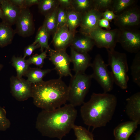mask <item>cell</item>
Masks as SVG:
<instances>
[{"label": "cell", "instance_id": "1", "mask_svg": "<svg viewBox=\"0 0 140 140\" xmlns=\"http://www.w3.org/2000/svg\"><path fill=\"white\" fill-rule=\"evenodd\" d=\"M77 110L70 104L50 110H42L38 114L36 127L44 136L61 140L72 129Z\"/></svg>", "mask_w": 140, "mask_h": 140}, {"label": "cell", "instance_id": "2", "mask_svg": "<svg viewBox=\"0 0 140 140\" xmlns=\"http://www.w3.org/2000/svg\"><path fill=\"white\" fill-rule=\"evenodd\" d=\"M117 102V97L113 94L93 93L89 100L84 102L81 107L84 123L94 129L105 126L112 118Z\"/></svg>", "mask_w": 140, "mask_h": 140}, {"label": "cell", "instance_id": "3", "mask_svg": "<svg viewBox=\"0 0 140 140\" xmlns=\"http://www.w3.org/2000/svg\"><path fill=\"white\" fill-rule=\"evenodd\" d=\"M33 102L42 110H52L61 107L67 101L68 87L61 78L32 84Z\"/></svg>", "mask_w": 140, "mask_h": 140}, {"label": "cell", "instance_id": "4", "mask_svg": "<svg viewBox=\"0 0 140 140\" xmlns=\"http://www.w3.org/2000/svg\"><path fill=\"white\" fill-rule=\"evenodd\" d=\"M107 50L108 65L111 67L114 83L122 89H126L129 78L128 75L129 68L126 54L115 50Z\"/></svg>", "mask_w": 140, "mask_h": 140}, {"label": "cell", "instance_id": "5", "mask_svg": "<svg viewBox=\"0 0 140 140\" xmlns=\"http://www.w3.org/2000/svg\"><path fill=\"white\" fill-rule=\"evenodd\" d=\"M92 78L91 75L76 73L71 77L68 87L67 101L74 107L82 105L90 87Z\"/></svg>", "mask_w": 140, "mask_h": 140}, {"label": "cell", "instance_id": "6", "mask_svg": "<svg viewBox=\"0 0 140 140\" xmlns=\"http://www.w3.org/2000/svg\"><path fill=\"white\" fill-rule=\"evenodd\" d=\"M108 65L106 64L101 55L97 54L90 66L93 73L91 75L103 89L104 93L110 92L113 89L114 81L111 72L109 70Z\"/></svg>", "mask_w": 140, "mask_h": 140}, {"label": "cell", "instance_id": "7", "mask_svg": "<svg viewBox=\"0 0 140 140\" xmlns=\"http://www.w3.org/2000/svg\"><path fill=\"white\" fill-rule=\"evenodd\" d=\"M120 32L118 29L108 30L98 26L89 35L97 47L113 50L118 43Z\"/></svg>", "mask_w": 140, "mask_h": 140}, {"label": "cell", "instance_id": "8", "mask_svg": "<svg viewBox=\"0 0 140 140\" xmlns=\"http://www.w3.org/2000/svg\"><path fill=\"white\" fill-rule=\"evenodd\" d=\"M117 15L114 22L119 30L139 28L140 9L137 5Z\"/></svg>", "mask_w": 140, "mask_h": 140}, {"label": "cell", "instance_id": "9", "mask_svg": "<svg viewBox=\"0 0 140 140\" xmlns=\"http://www.w3.org/2000/svg\"><path fill=\"white\" fill-rule=\"evenodd\" d=\"M49 60L54 66L55 69L60 78L70 76L73 75L70 66L71 60L70 56L66 50H55L52 48L48 51Z\"/></svg>", "mask_w": 140, "mask_h": 140}, {"label": "cell", "instance_id": "10", "mask_svg": "<svg viewBox=\"0 0 140 140\" xmlns=\"http://www.w3.org/2000/svg\"><path fill=\"white\" fill-rule=\"evenodd\" d=\"M120 30L118 43L122 48L131 53L136 54L140 51L139 30L130 29Z\"/></svg>", "mask_w": 140, "mask_h": 140}, {"label": "cell", "instance_id": "11", "mask_svg": "<svg viewBox=\"0 0 140 140\" xmlns=\"http://www.w3.org/2000/svg\"><path fill=\"white\" fill-rule=\"evenodd\" d=\"M10 82L11 93L16 100L24 101L31 97L32 84L27 80L13 76Z\"/></svg>", "mask_w": 140, "mask_h": 140}, {"label": "cell", "instance_id": "12", "mask_svg": "<svg viewBox=\"0 0 140 140\" xmlns=\"http://www.w3.org/2000/svg\"><path fill=\"white\" fill-rule=\"evenodd\" d=\"M16 33L22 37L32 35L35 31L32 14L28 8L22 9L16 23Z\"/></svg>", "mask_w": 140, "mask_h": 140}, {"label": "cell", "instance_id": "13", "mask_svg": "<svg viewBox=\"0 0 140 140\" xmlns=\"http://www.w3.org/2000/svg\"><path fill=\"white\" fill-rule=\"evenodd\" d=\"M102 13L93 8L82 14L80 32L89 35L99 26L98 22L102 18Z\"/></svg>", "mask_w": 140, "mask_h": 140}, {"label": "cell", "instance_id": "14", "mask_svg": "<svg viewBox=\"0 0 140 140\" xmlns=\"http://www.w3.org/2000/svg\"><path fill=\"white\" fill-rule=\"evenodd\" d=\"M75 36V34L69 30L66 25L57 29L53 39L55 50H66L70 46Z\"/></svg>", "mask_w": 140, "mask_h": 140}, {"label": "cell", "instance_id": "15", "mask_svg": "<svg viewBox=\"0 0 140 140\" xmlns=\"http://www.w3.org/2000/svg\"><path fill=\"white\" fill-rule=\"evenodd\" d=\"M71 62L73 64V70L75 74L84 73L90 66L91 58L88 53H81L71 48L70 56Z\"/></svg>", "mask_w": 140, "mask_h": 140}, {"label": "cell", "instance_id": "16", "mask_svg": "<svg viewBox=\"0 0 140 140\" xmlns=\"http://www.w3.org/2000/svg\"><path fill=\"white\" fill-rule=\"evenodd\" d=\"M0 6L2 12L3 22L11 26L16 24L22 9L10 0H0Z\"/></svg>", "mask_w": 140, "mask_h": 140}, {"label": "cell", "instance_id": "17", "mask_svg": "<svg viewBox=\"0 0 140 140\" xmlns=\"http://www.w3.org/2000/svg\"><path fill=\"white\" fill-rule=\"evenodd\" d=\"M125 112L132 121L140 123V92H137L126 99Z\"/></svg>", "mask_w": 140, "mask_h": 140}, {"label": "cell", "instance_id": "18", "mask_svg": "<svg viewBox=\"0 0 140 140\" xmlns=\"http://www.w3.org/2000/svg\"><path fill=\"white\" fill-rule=\"evenodd\" d=\"M80 33V35L75 36L71 48L79 52L88 53L95 45L94 41L89 35Z\"/></svg>", "mask_w": 140, "mask_h": 140}, {"label": "cell", "instance_id": "19", "mask_svg": "<svg viewBox=\"0 0 140 140\" xmlns=\"http://www.w3.org/2000/svg\"><path fill=\"white\" fill-rule=\"evenodd\" d=\"M139 124L138 122L132 121L120 124L114 130L115 140H128L129 137L136 130Z\"/></svg>", "mask_w": 140, "mask_h": 140}, {"label": "cell", "instance_id": "20", "mask_svg": "<svg viewBox=\"0 0 140 140\" xmlns=\"http://www.w3.org/2000/svg\"><path fill=\"white\" fill-rule=\"evenodd\" d=\"M15 33L11 26L3 22L0 23V47H3L10 44Z\"/></svg>", "mask_w": 140, "mask_h": 140}, {"label": "cell", "instance_id": "21", "mask_svg": "<svg viewBox=\"0 0 140 140\" xmlns=\"http://www.w3.org/2000/svg\"><path fill=\"white\" fill-rule=\"evenodd\" d=\"M52 69H41L38 68H30L25 76L27 80L32 84L37 83L43 81V78L50 72Z\"/></svg>", "mask_w": 140, "mask_h": 140}, {"label": "cell", "instance_id": "22", "mask_svg": "<svg viewBox=\"0 0 140 140\" xmlns=\"http://www.w3.org/2000/svg\"><path fill=\"white\" fill-rule=\"evenodd\" d=\"M82 16V13L77 12L72 8L67 10L66 25L69 30L75 34L76 29L81 24Z\"/></svg>", "mask_w": 140, "mask_h": 140}, {"label": "cell", "instance_id": "23", "mask_svg": "<svg viewBox=\"0 0 140 140\" xmlns=\"http://www.w3.org/2000/svg\"><path fill=\"white\" fill-rule=\"evenodd\" d=\"M137 0H113L110 10L118 15L137 5Z\"/></svg>", "mask_w": 140, "mask_h": 140}, {"label": "cell", "instance_id": "24", "mask_svg": "<svg viewBox=\"0 0 140 140\" xmlns=\"http://www.w3.org/2000/svg\"><path fill=\"white\" fill-rule=\"evenodd\" d=\"M50 34L44 26L43 25L39 28L34 42L35 44H38L42 52L44 49L48 51L51 48L48 44Z\"/></svg>", "mask_w": 140, "mask_h": 140}, {"label": "cell", "instance_id": "25", "mask_svg": "<svg viewBox=\"0 0 140 140\" xmlns=\"http://www.w3.org/2000/svg\"><path fill=\"white\" fill-rule=\"evenodd\" d=\"M12 64L15 68L17 77L22 78L25 76L30 68L29 65L23 57L13 56L11 59Z\"/></svg>", "mask_w": 140, "mask_h": 140}, {"label": "cell", "instance_id": "26", "mask_svg": "<svg viewBox=\"0 0 140 140\" xmlns=\"http://www.w3.org/2000/svg\"><path fill=\"white\" fill-rule=\"evenodd\" d=\"M59 6L52 12L45 16L43 24L50 35H53L57 29V13Z\"/></svg>", "mask_w": 140, "mask_h": 140}, {"label": "cell", "instance_id": "27", "mask_svg": "<svg viewBox=\"0 0 140 140\" xmlns=\"http://www.w3.org/2000/svg\"><path fill=\"white\" fill-rule=\"evenodd\" d=\"M132 80L140 87V51L136 53L130 67Z\"/></svg>", "mask_w": 140, "mask_h": 140}, {"label": "cell", "instance_id": "28", "mask_svg": "<svg viewBox=\"0 0 140 140\" xmlns=\"http://www.w3.org/2000/svg\"><path fill=\"white\" fill-rule=\"evenodd\" d=\"M38 8L40 12L46 16L59 5L58 0H39Z\"/></svg>", "mask_w": 140, "mask_h": 140}, {"label": "cell", "instance_id": "29", "mask_svg": "<svg viewBox=\"0 0 140 140\" xmlns=\"http://www.w3.org/2000/svg\"><path fill=\"white\" fill-rule=\"evenodd\" d=\"M93 0H72V8L82 14L93 8Z\"/></svg>", "mask_w": 140, "mask_h": 140}, {"label": "cell", "instance_id": "30", "mask_svg": "<svg viewBox=\"0 0 140 140\" xmlns=\"http://www.w3.org/2000/svg\"><path fill=\"white\" fill-rule=\"evenodd\" d=\"M72 129L76 137L75 140H94L93 134L85 128L74 124Z\"/></svg>", "mask_w": 140, "mask_h": 140}, {"label": "cell", "instance_id": "31", "mask_svg": "<svg viewBox=\"0 0 140 140\" xmlns=\"http://www.w3.org/2000/svg\"><path fill=\"white\" fill-rule=\"evenodd\" d=\"M47 50H46L42 52L40 54H36L26 60L29 65L33 64L41 68L43 66L44 60L47 57Z\"/></svg>", "mask_w": 140, "mask_h": 140}, {"label": "cell", "instance_id": "32", "mask_svg": "<svg viewBox=\"0 0 140 140\" xmlns=\"http://www.w3.org/2000/svg\"><path fill=\"white\" fill-rule=\"evenodd\" d=\"M113 0H93V8L103 13L110 10Z\"/></svg>", "mask_w": 140, "mask_h": 140}, {"label": "cell", "instance_id": "33", "mask_svg": "<svg viewBox=\"0 0 140 140\" xmlns=\"http://www.w3.org/2000/svg\"><path fill=\"white\" fill-rule=\"evenodd\" d=\"M67 17V10L59 5L57 13V29L66 25Z\"/></svg>", "mask_w": 140, "mask_h": 140}, {"label": "cell", "instance_id": "34", "mask_svg": "<svg viewBox=\"0 0 140 140\" xmlns=\"http://www.w3.org/2000/svg\"><path fill=\"white\" fill-rule=\"evenodd\" d=\"M10 125L5 110L0 106V131L6 130L9 128Z\"/></svg>", "mask_w": 140, "mask_h": 140}, {"label": "cell", "instance_id": "35", "mask_svg": "<svg viewBox=\"0 0 140 140\" xmlns=\"http://www.w3.org/2000/svg\"><path fill=\"white\" fill-rule=\"evenodd\" d=\"M39 47L40 46L38 44H35L33 43L28 45L24 49L23 57L25 59L27 56H30L36 49Z\"/></svg>", "mask_w": 140, "mask_h": 140}, {"label": "cell", "instance_id": "36", "mask_svg": "<svg viewBox=\"0 0 140 140\" xmlns=\"http://www.w3.org/2000/svg\"><path fill=\"white\" fill-rule=\"evenodd\" d=\"M117 16L112 11L107 10L102 13V18L105 19L109 21H111L115 19Z\"/></svg>", "mask_w": 140, "mask_h": 140}, {"label": "cell", "instance_id": "37", "mask_svg": "<svg viewBox=\"0 0 140 140\" xmlns=\"http://www.w3.org/2000/svg\"><path fill=\"white\" fill-rule=\"evenodd\" d=\"M60 6L68 10L72 8V0H58Z\"/></svg>", "mask_w": 140, "mask_h": 140}, {"label": "cell", "instance_id": "38", "mask_svg": "<svg viewBox=\"0 0 140 140\" xmlns=\"http://www.w3.org/2000/svg\"><path fill=\"white\" fill-rule=\"evenodd\" d=\"M98 25L101 28H106L107 30H111V27L109 21L104 18H102L100 19L98 22Z\"/></svg>", "mask_w": 140, "mask_h": 140}, {"label": "cell", "instance_id": "39", "mask_svg": "<svg viewBox=\"0 0 140 140\" xmlns=\"http://www.w3.org/2000/svg\"><path fill=\"white\" fill-rule=\"evenodd\" d=\"M10 1L15 5L22 9L26 8L25 5V0H10Z\"/></svg>", "mask_w": 140, "mask_h": 140}, {"label": "cell", "instance_id": "40", "mask_svg": "<svg viewBox=\"0 0 140 140\" xmlns=\"http://www.w3.org/2000/svg\"><path fill=\"white\" fill-rule=\"evenodd\" d=\"M39 0H25V5L26 8L33 5H38Z\"/></svg>", "mask_w": 140, "mask_h": 140}, {"label": "cell", "instance_id": "41", "mask_svg": "<svg viewBox=\"0 0 140 140\" xmlns=\"http://www.w3.org/2000/svg\"><path fill=\"white\" fill-rule=\"evenodd\" d=\"M135 140H140V132L138 131L136 134Z\"/></svg>", "mask_w": 140, "mask_h": 140}, {"label": "cell", "instance_id": "42", "mask_svg": "<svg viewBox=\"0 0 140 140\" xmlns=\"http://www.w3.org/2000/svg\"><path fill=\"white\" fill-rule=\"evenodd\" d=\"M2 17H3L2 12L0 6V18H2Z\"/></svg>", "mask_w": 140, "mask_h": 140}, {"label": "cell", "instance_id": "43", "mask_svg": "<svg viewBox=\"0 0 140 140\" xmlns=\"http://www.w3.org/2000/svg\"><path fill=\"white\" fill-rule=\"evenodd\" d=\"M3 67V65L2 64H0V71L2 70Z\"/></svg>", "mask_w": 140, "mask_h": 140}]
</instances>
